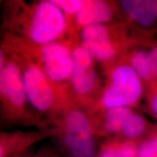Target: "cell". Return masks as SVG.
<instances>
[{
  "label": "cell",
  "instance_id": "cell-11",
  "mask_svg": "<svg viewBox=\"0 0 157 157\" xmlns=\"http://www.w3.org/2000/svg\"><path fill=\"white\" fill-rule=\"evenodd\" d=\"M119 11L118 3L103 0H84L74 19V32L95 24H109Z\"/></svg>",
  "mask_w": 157,
  "mask_h": 157
},
{
  "label": "cell",
  "instance_id": "cell-4",
  "mask_svg": "<svg viewBox=\"0 0 157 157\" xmlns=\"http://www.w3.org/2000/svg\"><path fill=\"white\" fill-rule=\"evenodd\" d=\"M106 81L93 105L91 115L111 108L129 107L136 109L144 101L146 86L124 58L106 67Z\"/></svg>",
  "mask_w": 157,
  "mask_h": 157
},
{
  "label": "cell",
  "instance_id": "cell-12",
  "mask_svg": "<svg viewBox=\"0 0 157 157\" xmlns=\"http://www.w3.org/2000/svg\"><path fill=\"white\" fill-rule=\"evenodd\" d=\"M52 136L50 129L34 132H1L0 157H15L25 154L35 144Z\"/></svg>",
  "mask_w": 157,
  "mask_h": 157
},
{
  "label": "cell",
  "instance_id": "cell-9",
  "mask_svg": "<svg viewBox=\"0 0 157 157\" xmlns=\"http://www.w3.org/2000/svg\"><path fill=\"white\" fill-rule=\"evenodd\" d=\"M124 58L146 86L157 80V41L151 35L140 34L135 37Z\"/></svg>",
  "mask_w": 157,
  "mask_h": 157
},
{
  "label": "cell",
  "instance_id": "cell-7",
  "mask_svg": "<svg viewBox=\"0 0 157 157\" xmlns=\"http://www.w3.org/2000/svg\"><path fill=\"white\" fill-rule=\"evenodd\" d=\"M0 101L3 120L8 123L42 125L46 129L42 121L29 114L31 105L25 93L21 70L8 54L7 63L0 69Z\"/></svg>",
  "mask_w": 157,
  "mask_h": 157
},
{
  "label": "cell",
  "instance_id": "cell-1",
  "mask_svg": "<svg viewBox=\"0 0 157 157\" xmlns=\"http://www.w3.org/2000/svg\"><path fill=\"white\" fill-rule=\"evenodd\" d=\"M11 5L5 21L10 36L42 45L67 39L65 36L71 33L64 13L52 0L15 2Z\"/></svg>",
  "mask_w": 157,
  "mask_h": 157
},
{
  "label": "cell",
  "instance_id": "cell-3",
  "mask_svg": "<svg viewBox=\"0 0 157 157\" xmlns=\"http://www.w3.org/2000/svg\"><path fill=\"white\" fill-rule=\"evenodd\" d=\"M73 44L71 39H66L34 45L6 34L2 46L26 56L63 93L71 98L69 83L74 68Z\"/></svg>",
  "mask_w": 157,
  "mask_h": 157
},
{
  "label": "cell",
  "instance_id": "cell-16",
  "mask_svg": "<svg viewBox=\"0 0 157 157\" xmlns=\"http://www.w3.org/2000/svg\"><path fill=\"white\" fill-rule=\"evenodd\" d=\"M84 0H52L64 13L69 25L70 31L74 35V19L81 8Z\"/></svg>",
  "mask_w": 157,
  "mask_h": 157
},
{
  "label": "cell",
  "instance_id": "cell-15",
  "mask_svg": "<svg viewBox=\"0 0 157 157\" xmlns=\"http://www.w3.org/2000/svg\"><path fill=\"white\" fill-rule=\"evenodd\" d=\"M137 157H157V123L138 143Z\"/></svg>",
  "mask_w": 157,
  "mask_h": 157
},
{
  "label": "cell",
  "instance_id": "cell-8",
  "mask_svg": "<svg viewBox=\"0 0 157 157\" xmlns=\"http://www.w3.org/2000/svg\"><path fill=\"white\" fill-rule=\"evenodd\" d=\"M74 44L72 48L74 68L69 83L70 95L74 104L90 108L101 93L102 80L93 57L79 42Z\"/></svg>",
  "mask_w": 157,
  "mask_h": 157
},
{
  "label": "cell",
  "instance_id": "cell-14",
  "mask_svg": "<svg viewBox=\"0 0 157 157\" xmlns=\"http://www.w3.org/2000/svg\"><path fill=\"white\" fill-rule=\"evenodd\" d=\"M153 124L143 113L135 109L129 116L119 137L126 140L140 142L146 136Z\"/></svg>",
  "mask_w": 157,
  "mask_h": 157
},
{
  "label": "cell",
  "instance_id": "cell-2",
  "mask_svg": "<svg viewBox=\"0 0 157 157\" xmlns=\"http://www.w3.org/2000/svg\"><path fill=\"white\" fill-rule=\"evenodd\" d=\"M60 154L63 157H95L99 148L93 117L72 103L50 121Z\"/></svg>",
  "mask_w": 157,
  "mask_h": 157
},
{
  "label": "cell",
  "instance_id": "cell-6",
  "mask_svg": "<svg viewBox=\"0 0 157 157\" xmlns=\"http://www.w3.org/2000/svg\"><path fill=\"white\" fill-rule=\"evenodd\" d=\"M78 41L96 62L107 66L122 58L140 31L122 21L117 24H95L78 32Z\"/></svg>",
  "mask_w": 157,
  "mask_h": 157
},
{
  "label": "cell",
  "instance_id": "cell-18",
  "mask_svg": "<svg viewBox=\"0 0 157 157\" xmlns=\"http://www.w3.org/2000/svg\"><path fill=\"white\" fill-rule=\"evenodd\" d=\"M15 157H63L60 153L56 151L53 149L51 148H43L40 149L36 153H31L29 152L27 154L21 155L19 156Z\"/></svg>",
  "mask_w": 157,
  "mask_h": 157
},
{
  "label": "cell",
  "instance_id": "cell-17",
  "mask_svg": "<svg viewBox=\"0 0 157 157\" xmlns=\"http://www.w3.org/2000/svg\"><path fill=\"white\" fill-rule=\"evenodd\" d=\"M144 109L148 114L157 119V80L146 86Z\"/></svg>",
  "mask_w": 157,
  "mask_h": 157
},
{
  "label": "cell",
  "instance_id": "cell-10",
  "mask_svg": "<svg viewBox=\"0 0 157 157\" xmlns=\"http://www.w3.org/2000/svg\"><path fill=\"white\" fill-rule=\"evenodd\" d=\"M119 10L129 26L151 34L157 23V0H122L118 2Z\"/></svg>",
  "mask_w": 157,
  "mask_h": 157
},
{
  "label": "cell",
  "instance_id": "cell-5",
  "mask_svg": "<svg viewBox=\"0 0 157 157\" xmlns=\"http://www.w3.org/2000/svg\"><path fill=\"white\" fill-rule=\"evenodd\" d=\"M2 48L18 64L29 102L37 112L48 116L51 121L73 103L71 99L63 93L30 58L21 52Z\"/></svg>",
  "mask_w": 157,
  "mask_h": 157
},
{
  "label": "cell",
  "instance_id": "cell-13",
  "mask_svg": "<svg viewBox=\"0 0 157 157\" xmlns=\"http://www.w3.org/2000/svg\"><path fill=\"white\" fill-rule=\"evenodd\" d=\"M138 143L120 137H107L100 143L95 157H137Z\"/></svg>",
  "mask_w": 157,
  "mask_h": 157
}]
</instances>
